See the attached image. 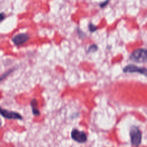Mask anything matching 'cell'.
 Returning a JSON list of instances; mask_svg holds the SVG:
<instances>
[{
  "label": "cell",
  "mask_w": 147,
  "mask_h": 147,
  "mask_svg": "<svg viewBox=\"0 0 147 147\" xmlns=\"http://www.w3.org/2000/svg\"><path fill=\"white\" fill-rule=\"evenodd\" d=\"M129 59L138 63L147 62V49L138 48L135 49L129 55Z\"/></svg>",
  "instance_id": "obj_1"
},
{
  "label": "cell",
  "mask_w": 147,
  "mask_h": 147,
  "mask_svg": "<svg viewBox=\"0 0 147 147\" xmlns=\"http://www.w3.org/2000/svg\"><path fill=\"white\" fill-rule=\"evenodd\" d=\"M129 135L131 145L138 146L142 141V133L140 129L136 126H132L130 129Z\"/></svg>",
  "instance_id": "obj_2"
},
{
  "label": "cell",
  "mask_w": 147,
  "mask_h": 147,
  "mask_svg": "<svg viewBox=\"0 0 147 147\" xmlns=\"http://www.w3.org/2000/svg\"><path fill=\"white\" fill-rule=\"evenodd\" d=\"M122 71L124 73H138L147 76V68L137 66L132 64H127L124 67Z\"/></svg>",
  "instance_id": "obj_3"
},
{
  "label": "cell",
  "mask_w": 147,
  "mask_h": 147,
  "mask_svg": "<svg viewBox=\"0 0 147 147\" xmlns=\"http://www.w3.org/2000/svg\"><path fill=\"white\" fill-rule=\"evenodd\" d=\"M71 137L74 141L79 143H84L87 140L86 134L84 131H80L77 129H74L71 131Z\"/></svg>",
  "instance_id": "obj_4"
},
{
  "label": "cell",
  "mask_w": 147,
  "mask_h": 147,
  "mask_svg": "<svg viewBox=\"0 0 147 147\" xmlns=\"http://www.w3.org/2000/svg\"><path fill=\"white\" fill-rule=\"evenodd\" d=\"M0 114L8 119H22V116L18 113L4 109L0 106Z\"/></svg>",
  "instance_id": "obj_5"
},
{
  "label": "cell",
  "mask_w": 147,
  "mask_h": 147,
  "mask_svg": "<svg viewBox=\"0 0 147 147\" xmlns=\"http://www.w3.org/2000/svg\"><path fill=\"white\" fill-rule=\"evenodd\" d=\"M29 38V36L26 33H20L16 35L13 38L12 41L13 43L17 45H21L25 43Z\"/></svg>",
  "instance_id": "obj_6"
},
{
  "label": "cell",
  "mask_w": 147,
  "mask_h": 147,
  "mask_svg": "<svg viewBox=\"0 0 147 147\" xmlns=\"http://www.w3.org/2000/svg\"><path fill=\"white\" fill-rule=\"evenodd\" d=\"M30 106L32 107V111L33 114L34 116H38L40 114L39 110L37 109V102L36 99H33L30 101Z\"/></svg>",
  "instance_id": "obj_7"
},
{
  "label": "cell",
  "mask_w": 147,
  "mask_h": 147,
  "mask_svg": "<svg viewBox=\"0 0 147 147\" xmlns=\"http://www.w3.org/2000/svg\"><path fill=\"white\" fill-rule=\"evenodd\" d=\"M14 70V69H10L8 71H7L6 72H5L3 75H2L1 76H0V82L2 81L3 79H5L8 75H9Z\"/></svg>",
  "instance_id": "obj_8"
},
{
  "label": "cell",
  "mask_w": 147,
  "mask_h": 147,
  "mask_svg": "<svg viewBox=\"0 0 147 147\" xmlns=\"http://www.w3.org/2000/svg\"><path fill=\"white\" fill-rule=\"evenodd\" d=\"M98 46L96 44H92L90 45L88 49V53H91V52H96L98 50Z\"/></svg>",
  "instance_id": "obj_9"
},
{
  "label": "cell",
  "mask_w": 147,
  "mask_h": 147,
  "mask_svg": "<svg viewBox=\"0 0 147 147\" xmlns=\"http://www.w3.org/2000/svg\"><path fill=\"white\" fill-rule=\"evenodd\" d=\"M88 29L91 33H92V32H95L98 29V28L96 26H95L94 24H92V23H90L88 24Z\"/></svg>",
  "instance_id": "obj_10"
},
{
  "label": "cell",
  "mask_w": 147,
  "mask_h": 147,
  "mask_svg": "<svg viewBox=\"0 0 147 147\" xmlns=\"http://www.w3.org/2000/svg\"><path fill=\"white\" fill-rule=\"evenodd\" d=\"M110 0H105L103 2H102L99 3V6L101 8H104L105 7H106L109 3Z\"/></svg>",
  "instance_id": "obj_11"
},
{
  "label": "cell",
  "mask_w": 147,
  "mask_h": 147,
  "mask_svg": "<svg viewBox=\"0 0 147 147\" xmlns=\"http://www.w3.org/2000/svg\"><path fill=\"white\" fill-rule=\"evenodd\" d=\"M5 15L3 13H0V23L5 19Z\"/></svg>",
  "instance_id": "obj_12"
},
{
  "label": "cell",
  "mask_w": 147,
  "mask_h": 147,
  "mask_svg": "<svg viewBox=\"0 0 147 147\" xmlns=\"http://www.w3.org/2000/svg\"><path fill=\"white\" fill-rule=\"evenodd\" d=\"M2 120H1V119L0 118V127H1V125H2Z\"/></svg>",
  "instance_id": "obj_13"
}]
</instances>
